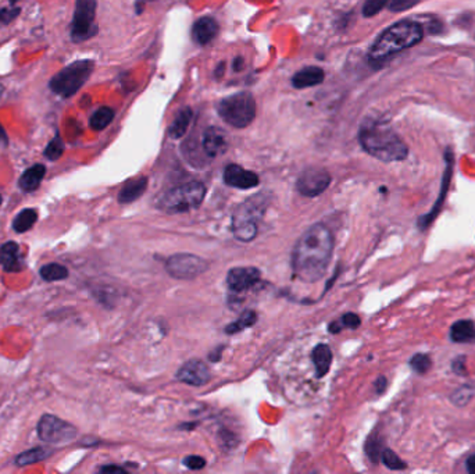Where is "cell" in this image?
Returning a JSON list of instances; mask_svg holds the SVG:
<instances>
[{
	"instance_id": "obj_1",
	"label": "cell",
	"mask_w": 475,
	"mask_h": 474,
	"mask_svg": "<svg viewBox=\"0 0 475 474\" xmlns=\"http://www.w3.org/2000/svg\"><path fill=\"white\" fill-rule=\"evenodd\" d=\"M334 236L324 224H314L301 236L292 254V270L296 279L313 284L320 281L330 265Z\"/></svg>"
},
{
	"instance_id": "obj_2",
	"label": "cell",
	"mask_w": 475,
	"mask_h": 474,
	"mask_svg": "<svg viewBox=\"0 0 475 474\" xmlns=\"http://www.w3.org/2000/svg\"><path fill=\"white\" fill-rule=\"evenodd\" d=\"M359 142L370 156L385 163L404 160L409 155L407 145L388 124L364 123L359 131Z\"/></svg>"
},
{
	"instance_id": "obj_3",
	"label": "cell",
	"mask_w": 475,
	"mask_h": 474,
	"mask_svg": "<svg viewBox=\"0 0 475 474\" xmlns=\"http://www.w3.org/2000/svg\"><path fill=\"white\" fill-rule=\"evenodd\" d=\"M424 37L422 27L414 21H399L385 30L373 44L368 59L371 63H381L388 58L417 45Z\"/></svg>"
},
{
	"instance_id": "obj_4",
	"label": "cell",
	"mask_w": 475,
	"mask_h": 474,
	"mask_svg": "<svg viewBox=\"0 0 475 474\" xmlns=\"http://www.w3.org/2000/svg\"><path fill=\"white\" fill-rule=\"evenodd\" d=\"M269 203V196L255 195L236 207L232 216V234L238 241L251 243L256 238L259 232V221L262 220Z\"/></svg>"
},
{
	"instance_id": "obj_5",
	"label": "cell",
	"mask_w": 475,
	"mask_h": 474,
	"mask_svg": "<svg viewBox=\"0 0 475 474\" xmlns=\"http://www.w3.org/2000/svg\"><path fill=\"white\" fill-rule=\"evenodd\" d=\"M95 70V62L82 59L66 66L49 81V88L53 94L63 99L74 96L91 78Z\"/></svg>"
},
{
	"instance_id": "obj_6",
	"label": "cell",
	"mask_w": 475,
	"mask_h": 474,
	"mask_svg": "<svg viewBox=\"0 0 475 474\" xmlns=\"http://www.w3.org/2000/svg\"><path fill=\"white\" fill-rule=\"evenodd\" d=\"M206 195V186L199 181L178 185L160 198L159 207L167 213L177 214L197 209Z\"/></svg>"
},
{
	"instance_id": "obj_7",
	"label": "cell",
	"mask_w": 475,
	"mask_h": 474,
	"mask_svg": "<svg viewBox=\"0 0 475 474\" xmlns=\"http://www.w3.org/2000/svg\"><path fill=\"white\" fill-rule=\"evenodd\" d=\"M217 110L219 117L235 128L248 127L256 117V102L252 94L241 92L224 98Z\"/></svg>"
},
{
	"instance_id": "obj_8",
	"label": "cell",
	"mask_w": 475,
	"mask_h": 474,
	"mask_svg": "<svg viewBox=\"0 0 475 474\" xmlns=\"http://www.w3.org/2000/svg\"><path fill=\"white\" fill-rule=\"evenodd\" d=\"M96 8V0H75L70 30V38L74 44L85 42L98 34V27L95 24Z\"/></svg>"
},
{
	"instance_id": "obj_9",
	"label": "cell",
	"mask_w": 475,
	"mask_h": 474,
	"mask_svg": "<svg viewBox=\"0 0 475 474\" xmlns=\"http://www.w3.org/2000/svg\"><path fill=\"white\" fill-rule=\"evenodd\" d=\"M208 269V263L192 254H175L165 262L167 273L177 280H193Z\"/></svg>"
},
{
	"instance_id": "obj_10",
	"label": "cell",
	"mask_w": 475,
	"mask_h": 474,
	"mask_svg": "<svg viewBox=\"0 0 475 474\" xmlns=\"http://www.w3.org/2000/svg\"><path fill=\"white\" fill-rule=\"evenodd\" d=\"M38 437L48 444H63L77 437V428L55 414H44L37 427Z\"/></svg>"
},
{
	"instance_id": "obj_11",
	"label": "cell",
	"mask_w": 475,
	"mask_h": 474,
	"mask_svg": "<svg viewBox=\"0 0 475 474\" xmlns=\"http://www.w3.org/2000/svg\"><path fill=\"white\" fill-rule=\"evenodd\" d=\"M331 184V175L327 170L320 167H312L305 170L298 178V191L307 198H314L321 195Z\"/></svg>"
},
{
	"instance_id": "obj_12",
	"label": "cell",
	"mask_w": 475,
	"mask_h": 474,
	"mask_svg": "<svg viewBox=\"0 0 475 474\" xmlns=\"http://www.w3.org/2000/svg\"><path fill=\"white\" fill-rule=\"evenodd\" d=\"M451 170H453V160H451L450 153L447 152L446 153V168H445V173H443V177H442V184H440V191H439L438 199L435 200L432 209L428 213H425V214L418 217L417 228L420 231H425L435 221V218L439 216V213L442 211V207H443L447 191H449L450 179H451Z\"/></svg>"
},
{
	"instance_id": "obj_13",
	"label": "cell",
	"mask_w": 475,
	"mask_h": 474,
	"mask_svg": "<svg viewBox=\"0 0 475 474\" xmlns=\"http://www.w3.org/2000/svg\"><path fill=\"white\" fill-rule=\"evenodd\" d=\"M262 279V273L256 267H235L226 274V286L232 292H245L255 287Z\"/></svg>"
},
{
	"instance_id": "obj_14",
	"label": "cell",
	"mask_w": 475,
	"mask_h": 474,
	"mask_svg": "<svg viewBox=\"0 0 475 474\" xmlns=\"http://www.w3.org/2000/svg\"><path fill=\"white\" fill-rule=\"evenodd\" d=\"M177 378L188 385L201 387L211 380V373L208 367L197 359L186 362L177 373Z\"/></svg>"
},
{
	"instance_id": "obj_15",
	"label": "cell",
	"mask_w": 475,
	"mask_h": 474,
	"mask_svg": "<svg viewBox=\"0 0 475 474\" xmlns=\"http://www.w3.org/2000/svg\"><path fill=\"white\" fill-rule=\"evenodd\" d=\"M259 177L256 173L245 170L238 164H229L224 170V182L228 186L238 189H251L259 185Z\"/></svg>"
},
{
	"instance_id": "obj_16",
	"label": "cell",
	"mask_w": 475,
	"mask_h": 474,
	"mask_svg": "<svg viewBox=\"0 0 475 474\" xmlns=\"http://www.w3.org/2000/svg\"><path fill=\"white\" fill-rule=\"evenodd\" d=\"M228 149L225 131L218 127H210L203 134V150L208 157H218Z\"/></svg>"
},
{
	"instance_id": "obj_17",
	"label": "cell",
	"mask_w": 475,
	"mask_h": 474,
	"mask_svg": "<svg viewBox=\"0 0 475 474\" xmlns=\"http://www.w3.org/2000/svg\"><path fill=\"white\" fill-rule=\"evenodd\" d=\"M0 266L8 273H19L24 269L19 244L10 241L0 247Z\"/></svg>"
},
{
	"instance_id": "obj_18",
	"label": "cell",
	"mask_w": 475,
	"mask_h": 474,
	"mask_svg": "<svg viewBox=\"0 0 475 474\" xmlns=\"http://www.w3.org/2000/svg\"><path fill=\"white\" fill-rule=\"evenodd\" d=\"M218 34V24L211 17L199 19L192 28V38L199 45H207Z\"/></svg>"
},
{
	"instance_id": "obj_19",
	"label": "cell",
	"mask_w": 475,
	"mask_h": 474,
	"mask_svg": "<svg viewBox=\"0 0 475 474\" xmlns=\"http://www.w3.org/2000/svg\"><path fill=\"white\" fill-rule=\"evenodd\" d=\"M325 73L320 67H305L301 71H298L294 78H292V85L296 89H303V88H310L314 85H319L324 81Z\"/></svg>"
},
{
	"instance_id": "obj_20",
	"label": "cell",
	"mask_w": 475,
	"mask_h": 474,
	"mask_svg": "<svg viewBox=\"0 0 475 474\" xmlns=\"http://www.w3.org/2000/svg\"><path fill=\"white\" fill-rule=\"evenodd\" d=\"M46 175V166L45 164H34L33 167L27 168L20 179H19V186L21 191L30 193V192H34L37 191L39 186H41V182L42 179L45 178Z\"/></svg>"
},
{
	"instance_id": "obj_21",
	"label": "cell",
	"mask_w": 475,
	"mask_h": 474,
	"mask_svg": "<svg viewBox=\"0 0 475 474\" xmlns=\"http://www.w3.org/2000/svg\"><path fill=\"white\" fill-rule=\"evenodd\" d=\"M449 338L454 344L475 342V324L471 320H457L450 326Z\"/></svg>"
},
{
	"instance_id": "obj_22",
	"label": "cell",
	"mask_w": 475,
	"mask_h": 474,
	"mask_svg": "<svg viewBox=\"0 0 475 474\" xmlns=\"http://www.w3.org/2000/svg\"><path fill=\"white\" fill-rule=\"evenodd\" d=\"M146 188H147V178L146 177H139V178L131 179L120 191L118 202L123 204L132 203L145 193Z\"/></svg>"
},
{
	"instance_id": "obj_23",
	"label": "cell",
	"mask_w": 475,
	"mask_h": 474,
	"mask_svg": "<svg viewBox=\"0 0 475 474\" xmlns=\"http://www.w3.org/2000/svg\"><path fill=\"white\" fill-rule=\"evenodd\" d=\"M312 360L314 363L316 367V373L317 377L321 378L325 374H328L331 365H332V352L331 348L325 344H320L317 345L313 352H312Z\"/></svg>"
},
{
	"instance_id": "obj_24",
	"label": "cell",
	"mask_w": 475,
	"mask_h": 474,
	"mask_svg": "<svg viewBox=\"0 0 475 474\" xmlns=\"http://www.w3.org/2000/svg\"><path fill=\"white\" fill-rule=\"evenodd\" d=\"M53 452L55 450L51 449V448L35 446L33 449H28V450L20 453L16 457V464L19 467H23V466H30V464H34V463H38V462H44V460L49 459L53 455Z\"/></svg>"
},
{
	"instance_id": "obj_25",
	"label": "cell",
	"mask_w": 475,
	"mask_h": 474,
	"mask_svg": "<svg viewBox=\"0 0 475 474\" xmlns=\"http://www.w3.org/2000/svg\"><path fill=\"white\" fill-rule=\"evenodd\" d=\"M37 220H38V211L35 209H24L15 217L12 227L17 234H23L31 229L35 225Z\"/></svg>"
},
{
	"instance_id": "obj_26",
	"label": "cell",
	"mask_w": 475,
	"mask_h": 474,
	"mask_svg": "<svg viewBox=\"0 0 475 474\" xmlns=\"http://www.w3.org/2000/svg\"><path fill=\"white\" fill-rule=\"evenodd\" d=\"M190 120H192V110L189 107L182 109L170 127V137L174 139L182 138L190 124Z\"/></svg>"
},
{
	"instance_id": "obj_27",
	"label": "cell",
	"mask_w": 475,
	"mask_h": 474,
	"mask_svg": "<svg viewBox=\"0 0 475 474\" xmlns=\"http://www.w3.org/2000/svg\"><path fill=\"white\" fill-rule=\"evenodd\" d=\"M114 120V110L111 107H107V106H103V107H99L92 116H91V120H89V124H91V128L95 130V131H102L105 130L106 127H109V124Z\"/></svg>"
},
{
	"instance_id": "obj_28",
	"label": "cell",
	"mask_w": 475,
	"mask_h": 474,
	"mask_svg": "<svg viewBox=\"0 0 475 474\" xmlns=\"http://www.w3.org/2000/svg\"><path fill=\"white\" fill-rule=\"evenodd\" d=\"M39 274L48 283L62 281V280H66L69 277V269L66 266L59 265V263H49V265H45L44 267H41Z\"/></svg>"
},
{
	"instance_id": "obj_29",
	"label": "cell",
	"mask_w": 475,
	"mask_h": 474,
	"mask_svg": "<svg viewBox=\"0 0 475 474\" xmlns=\"http://www.w3.org/2000/svg\"><path fill=\"white\" fill-rule=\"evenodd\" d=\"M256 322H258V315H256L253 310H245V312L240 316V319H238L236 322H233V323H231L229 326L225 327V333H226V334L241 333V331H244L245 328L252 327Z\"/></svg>"
},
{
	"instance_id": "obj_30",
	"label": "cell",
	"mask_w": 475,
	"mask_h": 474,
	"mask_svg": "<svg viewBox=\"0 0 475 474\" xmlns=\"http://www.w3.org/2000/svg\"><path fill=\"white\" fill-rule=\"evenodd\" d=\"M360 324H361V320H360V317L356 313H346V315H343L339 319V322L337 320V322H332L330 324V331L332 334H337V333H339L342 330V327H346V328H350V330H356V328L360 327Z\"/></svg>"
},
{
	"instance_id": "obj_31",
	"label": "cell",
	"mask_w": 475,
	"mask_h": 474,
	"mask_svg": "<svg viewBox=\"0 0 475 474\" xmlns=\"http://www.w3.org/2000/svg\"><path fill=\"white\" fill-rule=\"evenodd\" d=\"M382 442L381 438L378 435V432H373L367 441H366V453L370 457V460L373 463H378V460H381V453H382Z\"/></svg>"
},
{
	"instance_id": "obj_32",
	"label": "cell",
	"mask_w": 475,
	"mask_h": 474,
	"mask_svg": "<svg viewBox=\"0 0 475 474\" xmlns=\"http://www.w3.org/2000/svg\"><path fill=\"white\" fill-rule=\"evenodd\" d=\"M409 366L411 367V370L417 374H425L431 370L432 367V360L427 353H415L410 358L409 360Z\"/></svg>"
},
{
	"instance_id": "obj_33",
	"label": "cell",
	"mask_w": 475,
	"mask_h": 474,
	"mask_svg": "<svg viewBox=\"0 0 475 474\" xmlns=\"http://www.w3.org/2000/svg\"><path fill=\"white\" fill-rule=\"evenodd\" d=\"M381 460L389 470H404V468H407V463L389 448L382 449Z\"/></svg>"
},
{
	"instance_id": "obj_34",
	"label": "cell",
	"mask_w": 475,
	"mask_h": 474,
	"mask_svg": "<svg viewBox=\"0 0 475 474\" xmlns=\"http://www.w3.org/2000/svg\"><path fill=\"white\" fill-rule=\"evenodd\" d=\"M64 153V142L62 139V137L57 134L49 143L48 146L45 148L44 150V155L48 160L51 161H55V160H59Z\"/></svg>"
},
{
	"instance_id": "obj_35",
	"label": "cell",
	"mask_w": 475,
	"mask_h": 474,
	"mask_svg": "<svg viewBox=\"0 0 475 474\" xmlns=\"http://www.w3.org/2000/svg\"><path fill=\"white\" fill-rule=\"evenodd\" d=\"M474 388L471 385H463L458 389H456L451 395H450V402L456 406H464L469 402V399L474 396Z\"/></svg>"
},
{
	"instance_id": "obj_36",
	"label": "cell",
	"mask_w": 475,
	"mask_h": 474,
	"mask_svg": "<svg viewBox=\"0 0 475 474\" xmlns=\"http://www.w3.org/2000/svg\"><path fill=\"white\" fill-rule=\"evenodd\" d=\"M21 15V8L19 6H0V27L12 24Z\"/></svg>"
},
{
	"instance_id": "obj_37",
	"label": "cell",
	"mask_w": 475,
	"mask_h": 474,
	"mask_svg": "<svg viewBox=\"0 0 475 474\" xmlns=\"http://www.w3.org/2000/svg\"><path fill=\"white\" fill-rule=\"evenodd\" d=\"M389 0H366V3L363 6V15L366 17H373L378 15L386 5Z\"/></svg>"
},
{
	"instance_id": "obj_38",
	"label": "cell",
	"mask_w": 475,
	"mask_h": 474,
	"mask_svg": "<svg viewBox=\"0 0 475 474\" xmlns=\"http://www.w3.org/2000/svg\"><path fill=\"white\" fill-rule=\"evenodd\" d=\"M420 0H391L389 10L391 12H403L414 8Z\"/></svg>"
},
{
	"instance_id": "obj_39",
	"label": "cell",
	"mask_w": 475,
	"mask_h": 474,
	"mask_svg": "<svg viewBox=\"0 0 475 474\" xmlns=\"http://www.w3.org/2000/svg\"><path fill=\"white\" fill-rule=\"evenodd\" d=\"M183 466H186L190 470H201L206 466V460L204 457L199 456V455H189L182 460Z\"/></svg>"
},
{
	"instance_id": "obj_40",
	"label": "cell",
	"mask_w": 475,
	"mask_h": 474,
	"mask_svg": "<svg viewBox=\"0 0 475 474\" xmlns=\"http://www.w3.org/2000/svg\"><path fill=\"white\" fill-rule=\"evenodd\" d=\"M465 356H458L451 362V370L457 374V376H465L467 374V369H465Z\"/></svg>"
},
{
	"instance_id": "obj_41",
	"label": "cell",
	"mask_w": 475,
	"mask_h": 474,
	"mask_svg": "<svg viewBox=\"0 0 475 474\" xmlns=\"http://www.w3.org/2000/svg\"><path fill=\"white\" fill-rule=\"evenodd\" d=\"M386 385H388V381H386V378H385L384 376H379V377L375 380V383H374V389H375L377 395H381V394H384V392H385V389H386Z\"/></svg>"
},
{
	"instance_id": "obj_42",
	"label": "cell",
	"mask_w": 475,
	"mask_h": 474,
	"mask_svg": "<svg viewBox=\"0 0 475 474\" xmlns=\"http://www.w3.org/2000/svg\"><path fill=\"white\" fill-rule=\"evenodd\" d=\"M100 473H106V474H114V473H125L127 470L120 467V466H116V464H107V466H103L99 468Z\"/></svg>"
},
{
	"instance_id": "obj_43",
	"label": "cell",
	"mask_w": 475,
	"mask_h": 474,
	"mask_svg": "<svg viewBox=\"0 0 475 474\" xmlns=\"http://www.w3.org/2000/svg\"><path fill=\"white\" fill-rule=\"evenodd\" d=\"M465 470L469 474H475V453L469 455L465 460Z\"/></svg>"
},
{
	"instance_id": "obj_44",
	"label": "cell",
	"mask_w": 475,
	"mask_h": 474,
	"mask_svg": "<svg viewBox=\"0 0 475 474\" xmlns=\"http://www.w3.org/2000/svg\"><path fill=\"white\" fill-rule=\"evenodd\" d=\"M0 142H2L5 146L9 145V137H8V132L6 130L3 128V125L0 124Z\"/></svg>"
},
{
	"instance_id": "obj_45",
	"label": "cell",
	"mask_w": 475,
	"mask_h": 474,
	"mask_svg": "<svg viewBox=\"0 0 475 474\" xmlns=\"http://www.w3.org/2000/svg\"><path fill=\"white\" fill-rule=\"evenodd\" d=\"M242 64H244V59L242 58H238L235 59L233 62V69L238 71V70H242Z\"/></svg>"
},
{
	"instance_id": "obj_46",
	"label": "cell",
	"mask_w": 475,
	"mask_h": 474,
	"mask_svg": "<svg viewBox=\"0 0 475 474\" xmlns=\"http://www.w3.org/2000/svg\"><path fill=\"white\" fill-rule=\"evenodd\" d=\"M8 2H9L12 6H16V3L20 2V0H8Z\"/></svg>"
},
{
	"instance_id": "obj_47",
	"label": "cell",
	"mask_w": 475,
	"mask_h": 474,
	"mask_svg": "<svg viewBox=\"0 0 475 474\" xmlns=\"http://www.w3.org/2000/svg\"><path fill=\"white\" fill-rule=\"evenodd\" d=\"M0 204H2V195H0Z\"/></svg>"
}]
</instances>
